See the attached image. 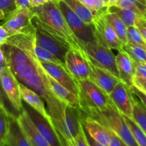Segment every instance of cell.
I'll list each match as a JSON object with an SVG mask.
<instances>
[{
	"instance_id": "cell-1",
	"label": "cell",
	"mask_w": 146,
	"mask_h": 146,
	"mask_svg": "<svg viewBox=\"0 0 146 146\" xmlns=\"http://www.w3.org/2000/svg\"><path fill=\"white\" fill-rule=\"evenodd\" d=\"M82 111L84 115L94 118L104 126L112 130L128 146H138L123 116L114 105L102 109L86 108Z\"/></svg>"
},
{
	"instance_id": "cell-2",
	"label": "cell",
	"mask_w": 146,
	"mask_h": 146,
	"mask_svg": "<svg viewBox=\"0 0 146 146\" xmlns=\"http://www.w3.org/2000/svg\"><path fill=\"white\" fill-rule=\"evenodd\" d=\"M31 11L34 16L38 20L61 34L66 38L71 48L81 51L79 38L76 36L68 27L57 4L48 1L39 7H32Z\"/></svg>"
},
{
	"instance_id": "cell-3",
	"label": "cell",
	"mask_w": 146,
	"mask_h": 146,
	"mask_svg": "<svg viewBox=\"0 0 146 146\" xmlns=\"http://www.w3.org/2000/svg\"><path fill=\"white\" fill-rule=\"evenodd\" d=\"M76 82L81 111L86 108L102 109L114 105L109 96L89 79L76 80Z\"/></svg>"
},
{
	"instance_id": "cell-4",
	"label": "cell",
	"mask_w": 146,
	"mask_h": 146,
	"mask_svg": "<svg viewBox=\"0 0 146 146\" xmlns=\"http://www.w3.org/2000/svg\"><path fill=\"white\" fill-rule=\"evenodd\" d=\"M79 44L93 63L120 79L115 56L111 49L96 41H84L79 39Z\"/></svg>"
},
{
	"instance_id": "cell-5",
	"label": "cell",
	"mask_w": 146,
	"mask_h": 146,
	"mask_svg": "<svg viewBox=\"0 0 146 146\" xmlns=\"http://www.w3.org/2000/svg\"><path fill=\"white\" fill-rule=\"evenodd\" d=\"M105 13L98 15L94 19L93 24L95 38L94 41L101 43L111 50L115 49L117 51H121L122 50L123 44L117 35L113 28L106 19L104 17Z\"/></svg>"
},
{
	"instance_id": "cell-6",
	"label": "cell",
	"mask_w": 146,
	"mask_h": 146,
	"mask_svg": "<svg viewBox=\"0 0 146 146\" xmlns=\"http://www.w3.org/2000/svg\"><path fill=\"white\" fill-rule=\"evenodd\" d=\"M57 5L65 18L68 27L77 38L84 41L95 40L93 24L84 23L62 0H61Z\"/></svg>"
},
{
	"instance_id": "cell-7",
	"label": "cell",
	"mask_w": 146,
	"mask_h": 146,
	"mask_svg": "<svg viewBox=\"0 0 146 146\" xmlns=\"http://www.w3.org/2000/svg\"><path fill=\"white\" fill-rule=\"evenodd\" d=\"M3 91L13 108L19 113L23 109V102L20 93V83L7 65L1 67L0 73Z\"/></svg>"
},
{
	"instance_id": "cell-8",
	"label": "cell",
	"mask_w": 146,
	"mask_h": 146,
	"mask_svg": "<svg viewBox=\"0 0 146 146\" xmlns=\"http://www.w3.org/2000/svg\"><path fill=\"white\" fill-rule=\"evenodd\" d=\"M23 107L28 113L30 118L33 121L40 133L44 136V138L46 140L50 145L66 146L65 143L64 142L58 132L56 131L55 128L51 123H50L48 120L44 118L42 115H40L30 106H24V105L23 104Z\"/></svg>"
},
{
	"instance_id": "cell-9",
	"label": "cell",
	"mask_w": 146,
	"mask_h": 146,
	"mask_svg": "<svg viewBox=\"0 0 146 146\" xmlns=\"http://www.w3.org/2000/svg\"><path fill=\"white\" fill-rule=\"evenodd\" d=\"M81 53L85 59L86 60L89 68L88 79L98 86L109 96V94L112 92L113 88L121 81V80L93 63L83 49L81 50Z\"/></svg>"
},
{
	"instance_id": "cell-10",
	"label": "cell",
	"mask_w": 146,
	"mask_h": 146,
	"mask_svg": "<svg viewBox=\"0 0 146 146\" xmlns=\"http://www.w3.org/2000/svg\"><path fill=\"white\" fill-rule=\"evenodd\" d=\"M81 50L70 48L66 54L64 61L67 70L76 80L88 79L89 78V68Z\"/></svg>"
},
{
	"instance_id": "cell-11",
	"label": "cell",
	"mask_w": 146,
	"mask_h": 146,
	"mask_svg": "<svg viewBox=\"0 0 146 146\" xmlns=\"http://www.w3.org/2000/svg\"><path fill=\"white\" fill-rule=\"evenodd\" d=\"M109 97L122 115L133 118L132 92L129 86L121 81L109 94Z\"/></svg>"
},
{
	"instance_id": "cell-12",
	"label": "cell",
	"mask_w": 146,
	"mask_h": 146,
	"mask_svg": "<svg viewBox=\"0 0 146 146\" xmlns=\"http://www.w3.org/2000/svg\"><path fill=\"white\" fill-rule=\"evenodd\" d=\"M41 65L48 75L51 76L57 82L67 88L68 91L78 96V86L75 78H73L72 76L69 74L65 64L41 63Z\"/></svg>"
},
{
	"instance_id": "cell-13",
	"label": "cell",
	"mask_w": 146,
	"mask_h": 146,
	"mask_svg": "<svg viewBox=\"0 0 146 146\" xmlns=\"http://www.w3.org/2000/svg\"><path fill=\"white\" fill-rule=\"evenodd\" d=\"M33 12L28 9H16L4 19L1 24L11 36L19 33L31 23Z\"/></svg>"
},
{
	"instance_id": "cell-14",
	"label": "cell",
	"mask_w": 146,
	"mask_h": 146,
	"mask_svg": "<svg viewBox=\"0 0 146 146\" xmlns=\"http://www.w3.org/2000/svg\"><path fill=\"white\" fill-rule=\"evenodd\" d=\"M35 28V44L49 51L64 64L66 54L71 48L56 40L41 29L36 27Z\"/></svg>"
},
{
	"instance_id": "cell-15",
	"label": "cell",
	"mask_w": 146,
	"mask_h": 146,
	"mask_svg": "<svg viewBox=\"0 0 146 146\" xmlns=\"http://www.w3.org/2000/svg\"><path fill=\"white\" fill-rule=\"evenodd\" d=\"M17 119L31 146H51L38 131L24 107Z\"/></svg>"
},
{
	"instance_id": "cell-16",
	"label": "cell",
	"mask_w": 146,
	"mask_h": 146,
	"mask_svg": "<svg viewBox=\"0 0 146 146\" xmlns=\"http://www.w3.org/2000/svg\"><path fill=\"white\" fill-rule=\"evenodd\" d=\"M84 129L95 141L105 146H109L110 137L108 128L94 118L82 113L80 119Z\"/></svg>"
},
{
	"instance_id": "cell-17",
	"label": "cell",
	"mask_w": 146,
	"mask_h": 146,
	"mask_svg": "<svg viewBox=\"0 0 146 146\" xmlns=\"http://www.w3.org/2000/svg\"><path fill=\"white\" fill-rule=\"evenodd\" d=\"M115 63L119 74L120 79L128 86H133V80L135 74L133 61L123 50L118 51L115 56Z\"/></svg>"
},
{
	"instance_id": "cell-18",
	"label": "cell",
	"mask_w": 146,
	"mask_h": 146,
	"mask_svg": "<svg viewBox=\"0 0 146 146\" xmlns=\"http://www.w3.org/2000/svg\"><path fill=\"white\" fill-rule=\"evenodd\" d=\"M5 145L8 146H31L27 135L21 129L17 119V116L13 113H10L9 115V123Z\"/></svg>"
},
{
	"instance_id": "cell-19",
	"label": "cell",
	"mask_w": 146,
	"mask_h": 146,
	"mask_svg": "<svg viewBox=\"0 0 146 146\" xmlns=\"http://www.w3.org/2000/svg\"><path fill=\"white\" fill-rule=\"evenodd\" d=\"M20 93L21 99L24 101V102L27 103L33 109L35 110L40 115L52 123L51 117L46 108L42 98L36 93L21 84H20Z\"/></svg>"
},
{
	"instance_id": "cell-20",
	"label": "cell",
	"mask_w": 146,
	"mask_h": 146,
	"mask_svg": "<svg viewBox=\"0 0 146 146\" xmlns=\"http://www.w3.org/2000/svg\"><path fill=\"white\" fill-rule=\"evenodd\" d=\"M62 1H64L86 24H93L96 17L99 15V14L92 11L91 9L84 5L79 0H62Z\"/></svg>"
},
{
	"instance_id": "cell-21",
	"label": "cell",
	"mask_w": 146,
	"mask_h": 146,
	"mask_svg": "<svg viewBox=\"0 0 146 146\" xmlns=\"http://www.w3.org/2000/svg\"><path fill=\"white\" fill-rule=\"evenodd\" d=\"M108 11L117 14L127 27L133 26L136 27L138 20L142 17H144L143 15L139 14L135 10L131 9H121L115 6L108 7Z\"/></svg>"
},
{
	"instance_id": "cell-22",
	"label": "cell",
	"mask_w": 146,
	"mask_h": 146,
	"mask_svg": "<svg viewBox=\"0 0 146 146\" xmlns=\"http://www.w3.org/2000/svg\"><path fill=\"white\" fill-rule=\"evenodd\" d=\"M104 17L107 21L111 24V27L115 30L117 35L118 36L123 44H127L128 43V41H127V28L128 27L123 22L122 20L118 17L117 14L110 12L108 10L104 14Z\"/></svg>"
},
{
	"instance_id": "cell-23",
	"label": "cell",
	"mask_w": 146,
	"mask_h": 146,
	"mask_svg": "<svg viewBox=\"0 0 146 146\" xmlns=\"http://www.w3.org/2000/svg\"><path fill=\"white\" fill-rule=\"evenodd\" d=\"M132 103L133 119L146 133V108L133 93Z\"/></svg>"
},
{
	"instance_id": "cell-24",
	"label": "cell",
	"mask_w": 146,
	"mask_h": 146,
	"mask_svg": "<svg viewBox=\"0 0 146 146\" xmlns=\"http://www.w3.org/2000/svg\"><path fill=\"white\" fill-rule=\"evenodd\" d=\"M122 50L127 53L131 59L135 62L146 64V49L139 46L133 45L127 43L123 44Z\"/></svg>"
},
{
	"instance_id": "cell-25",
	"label": "cell",
	"mask_w": 146,
	"mask_h": 146,
	"mask_svg": "<svg viewBox=\"0 0 146 146\" xmlns=\"http://www.w3.org/2000/svg\"><path fill=\"white\" fill-rule=\"evenodd\" d=\"M125 123L129 127L135 141L138 146H146V133L141 129V127L133 121V119L123 115Z\"/></svg>"
},
{
	"instance_id": "cell-26",
	"label": "cell",
	"mask_w": 146,
	"mask_h": 146,
	"mask_svg": "<svg viewBox=\"0 0 146 146\" xmlns=\"http://www.w3.org/2000/svg\"><path fill=\"white\" fill-rule=\"evenodd\" d=\"M10 113L2 104L0 105V146L5 145L9 123Z\"/></svg>"
},
{
	"instance_id": "cell-27",
	"label": "cell",
	"mask_w": 146,
	"mask_h": 146,
	"mask_svg": "<svg viewBox=\"0 0 146 146\" xmlns=\"http://www.w3.org/2000/svg\"><path fill=\"white\" fill-rule=\"evenodd\" d=\"M115 6L121 9H133L144 16L146 9V0H118Z\"/></svg>"
},
{
	"instance_id": "cell-28",
	"label": "cell",
	"mask_w": 146,
	"mask_h": 146,
	"mask_svg": "<svg viewBox=\"0 0 146 146\" xmlns=\"http://www.w3.org/2000/svg\"><path fill=\"white\" fill-rule=\"evenodd\" d=\"M127 41L129 44L139 46L146 49V41L135 26L127 28Z\"/></svg>"
},
{
	"instance_id": "cell-29",
	"label": "cell",
	"mask_w": 146,
	"mask_h": 146,
	"mask_svg": "<svg viewBox=\"0 0 146 146\" xmlns=\"http://www.w3.org/2000/svg\"><path fill=\"white\" fill-rule=\"evenodd\" d=\"M34 51H35L36 56L41 63H54V64H64L58 58L53 55L51 53L41 48V46L36 45V44L35 45Z\"/></svg>"
},
{
	"instance_id": "cell-30",
	"label": "cell",
	"mask_w": 146,
	"mask_h": 146,
	"mask_svg": "<svg viewBox=\"0 0 146 146\" xmlns=\"http://www.w3.org/2000/svg\"><path fill=\"white\" fill-rule=\"evenodd\" d=\"M81 3L98 14H104L108 10L106 0H79Z\"/></svg>"
},
{
	"instance_id": "cell-31",
	"label": "cell",
	"mask_w": 146,
	"mask_h": 146,
	"mask_svg": "<svg viewBox=\"0 0 146 146\" xmlns=\"http://www.w3.org/2000/svg\"><path fill=\"white\" fill-rule=\"evenodd\" d=\"M16 9L15 0H0V10L4 13L5 17Z\"/></svg>"
},
{
	"instance_id": "cell-32",
	"label": "cell",
	"mask_w": 146,
	"mask_h": 146,
	"mask_svg": "<svg viewBox=\"0 0 146 146\" xmlns=\"http://www.w3.org/2000/svg\"><path fill=\"white\" fill-rule=\"evenodd\" d=\"M133 63L134 68H135L134 76L146 79V64L135 62V61H133Z\"/></svg>"
},
{
	"instance_id": "cell-33",
	"label": "cell",
	"mask_w": 146,
	"mask_h": 146,
	"mask_svg": "<svg viewBox=\"0 0 146 146\" xmlns=\"http://www.w3.org/2000/svg\"><path fill=\"white\" fill-rule=\"evenodd\" d=\"M130 89H131V92L138 98V100L141 101V104L146 108V94L145 93L141 91V90H139L138 88L134 86L130 87Z\"/></svg>"
},
{
	"instance_id": "cell-34",
	"label": "cell",
	"mask_w": 146,
	"mask_h": 146,
	"mask_svg": "<svg viewBox=\"0 0 146 146\" xmlns=\"http://www.w3.org/2000/svg\"><path fill=\"white\" fill-rule=\"evenodd\" d=\"M74 146H90L88 143L86 139L85 135L84 133V128L82 125V130L81 133L74 138Z\"/></svg>"
},
{
	"instance_id": "cell-35",
	"label": "cell",
	"mask_w": 146,
	"mask_h": 146,
	"mask_svg": "<svg viewBox=\"0 0 146 146\" xmlns=\"http://www.w3.org/2000/svg\"><path fill=\"white\" fill-rule=\"evenodd\" d=\"M108 128V134H109L110 137L109 146H122L121 139L119 138V137H118L112 130H111L108 128Z\"/></svg>"
},
{
	"instance_id": "cell-36",
	"label": "cell",
	"mask_w": 146,
	"mask_h": 146,
	"mask_svg": "<svg viewBox=\"0 0 146 146\" xmlns=\"http://www.w3.org/2000/svg\"><path fill=\"white\" fill-rule=\"evenodd\" d=\"M133 86L138 88L146 94V79L134 76L133 80Z\"/></svg>"
},
{
	"instance_id": "cell-37",
	"label": "cell",
	"mask_w": 146,
	"mask_h": 146,
	"mask_svg": "<svg viewBox=\"0 0 146 146\" xmlns=\"http://www.w3.org/2000/svg\"><path fill=\"white\" fill-rule=\"evenodd\" d=\"M136 27L139 29V31H141L144 39L146 41V19L145 17H142V18L138 20Z\"/></svg>"
},
{
	"instance_id": "cell-38",
	"label": "cell",
	"mask_w": 146,
	"mask_h": 146,
	"mask_svg": "<svg viewBox=\"0 0 146 146\" xmlns=\"http://www.w3.org/2000/svg\"><path fill=\"white\" fill-rule=\"evenodd\" d=\"M15 4L17 9H31L30 0H15Z\"/></svg>"
},
{
	"instance_id": "cell-39",
	"label": "cell",
	"mask_w": 146,
	"mask_h": 146,
	"mask_svg": "<svg viewBox=\"0 0 146 146\" xmlns=\"http://www.w3.org/2000/svg\"><path fill=\"white\" fill-rule=\"evenodd\" d=\"M9 36V35L7 30L1 25L0 26V46L7 43Z\"/></svg>"
},
{
	"instance_id": "cell-40",
	"label": "cell",
	"mask_w": 146,
	"mask_h": 146,
	"mask_svg": "<svg viewBox=\"0 0 146 146\" xmlns=\"http://www.w3.org/2000/svg\"><path fill=\"white\" fill-rule=\"evenodd\" d=\"M83 128H84V135H85L86 139L87 142L88 143V144H89L90 146H105L102 145V144L99 143L97 142L96 141H95L94 138H91V137L88 135V133L86 132V131L84 129V127H83Z\"/></svg>"
},
{
	"instance_id": "cell-41",
	"label": "cell",
	"mask_w": 146,
	"mask_h": 146,
	"mask_svg": "<svg viewBox=\"0 0 146 146\" xmlns=\"http://www.w3.org/2000/svg\"><path fill=\"white\" fill-rule=\"evenodd\" d=\"M1 67L0 66V73H1ZM6 99H7V96H6L5 94H4V91H3V88L2 86H1V78H0V103L2 104L3 106H4V107L6 108Z\"/></svg>"
},
{
	"instance_id": "cell-42",
	"label": "cell",
	"mask_w": 146,
	"mask_h": 146,
	"mask_svg": "<svg viewBox=\"0 0 146 146\" xmlns=\"http://www.w3.org/2000/svg\"><path fill=\"white\" fill-rule=\"evenodd\" d=\"M48 1V0H30V4L32 8V7H36L43 5Z\"/></svg>"
},
{
	"instance_id": "cell-43",
	"label": "cell",
	"mask_w": 146,
	"mask_h": 146,
	"mask_svg": "<svg viewBox=\"0 0 146 146\" xmlns=\"http://www.w3.org/2000/svg\"><path fill=\"white\" fill-rule=\"evenodd\" d=\"M6 65H7V64H6L5 57H4V54L1 46H0V66L3 67Z\"/></svg>"
},
{
	"instance_id": "cell-44",
	"label": "cell",
	"mask_w": 146,
	"mask_h": 146,
	"mask_svg": "<svg viewBox=\"0 0 146 146\" xmlns=\"http://www.w3.org/2000/svg\"><path fill=\"white\" fill-rule=\"evenodd\" d=\"M118 1V0H106L108 7H111V6H115V4Z\"/></svg>"
},
{
	"instance_id": "cell-45",
	"label": "cell",
	"mask_w": 146,
	"mask_h": 146,
	"mask_svg": "<svg viewBox=\"0 0 146 146\" xmlns=\"http://www.w3.org/2000/svg\"><path fill=\"white\" fill-rule=\"evenodd\" d=\"M5 19V15H4V13L0 10V21L1 20H4Z\"/></svg>"
},
{
	"instance_id": "cell-46",
	"label": "cell",
	"mask_w": 146,
	"mask_h": 146,
	"mask_svg": "<svg viewBox=\"0 0 146 146\" xmlns=\"http://www.w3.org/2000/svg\"><path fill=\"white\" fill-rule=\"evenodd\" d=\"M60 1H61V0H48V1H51V2L54 3V4H58Z\"/></svg>"
},
{
	"instance_id": "cell-47",
	"label": "cell",
	"mask_w": 146,
	"mask_h": 146,
	"mask_svg": "<svg viewBox=\"0 0 146 146\" xmlns=\"http://www.w3.org/2000/svg\"><path fill=\"white\" fill-rule=\"evenodd\" d=\"M121 144H122V146H128V145H126V144H125V143H124L123 142V141H121Z\"/></svg>"
},
{
	"instance_id": "cell-48",
	"label": "cell",
	"mask_w": 146,
	"mask_h": 146,
	"mask_svg": "<svg viewBox=\"0 0 146 146\" xmlns=\"http://www.w3.org/2000/svg\"><path fill=\"white\" fill-rule=\"evenodd\" d=\"M144 17L146 19V9H145V15H144Z\"/></svg>"
},
{
	"instance_id": "cell-49",
	"label": "cell",
	"mask_w": 146,
	"mask_h": 146,
	"mask_svg": "<svg viewBox=\"0 0 146 146\" xmlns=\"http://www.w3.org/2000/svg\"><path fill=\"white\" fill-rule=\"evenodd\" d=\"M1 103H0V105H1Z\"/></svg>"
},
{
	"instance_id": "cell-50",
	"label": "cell",
	"mask_w": 146,
	"mask_h": 146,
	"mask_svg": "<svg viewBox=\"0 0 146 146\" xmlns=\"http://www.w3.org/2000/svg\"><path fill=\"white\" fill-rule=\"evenodd\" d=\"M5 146H8V145H5Z\"/></svg>"
},
{
	"instance_id": "cell-51",
	"label": "cell",
	"mask_w": 146,
	"mask_h": 146,
	"mask_svg": "<svg viewBox=\"0 0 146 146\" xmlns=\"http://www.w3.org/2000/svg\"><path fill=\"white\" fill-rule=\"evenodd\" d=\"M72 146H74V145H72Z\"/></svg>"
},
{
	"instance_id": "cell-52",
	"label": "cell",
	"mask_w": 146,
	"mask_h": 146,
	"mask_svg": "<svg viewBox=\"0 0 146 146\" xmlns=\"http://www.w3.org/2000/svg\"><path fill=\"white\" fill-rule=\"evenodd\" d=\"M4 146H5V145H4Z\"/></svg>"
}]
</instances>
